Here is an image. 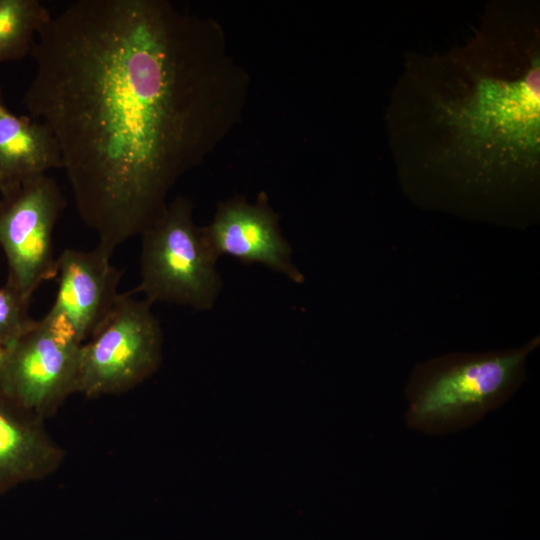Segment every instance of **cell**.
I'll use <instances>...</instances> for the list:
<instances>
[{"instance_id":"12","label":"cell","mask_w":540,"mask_h":540,"mask_svg":"<svg viewBox=\"0 0 540 540\" xmlns=\"http://www.w3.org/2000/svg\"><path fill=\"white\" fill-rule=\"evenodd\" d=\"M29 302L8 283L0 287V346L8 347L36 323L29 314Z\"/></svg>"},{"instance_id":"7","label":"cell","mask_w":540,"mask_h":540,"mask_svg":"<svg viewBox=\"0 0 540 540\" xmlns=\"http://www.w3.org/2000/svg\"><path fill=\"white\" fill-rule=\"evenodd\" d=\"M109 255L92 250L64 249L57 257V292L45 315L79 343L87 341L115 306L122 271Z\"/></svg>"},{"instance_id":"4","label":"cell","mask_w":540,"mask_h":540,"mask_svg":"<svg viewBox=\"0 0 540 540\" xmlns=\"http://www.w3.org/2000/svg\"><path fill=\"white\" fill-rule=\"evenodd\" d=\"M151 303L120 294L79 352L77 393L86 397L126 392L149 378L162 358V331Z\"/></svg>"},{"instance_id":"2","label":"cell","mask_w":540,"mask_h":540,"mask_svg":"<svg viewBox=\"0 0 540 540\" xmlns=\"http://www.w3.org/2000/svg\"><path fill=\"white\" fill-rule=\"evenodd\" d=\"M539 344L535 336L510 349L452 352L417 364L404 391L407 425L433 435L474 425L513 396Z\"/></svg>"},{"instance_id":"13","label":"cell","mask_w":540,"mask_h":540,"mask_svg":"<svg viewBox=\"0 0 540 540\" xmlns=\"http://www.w3.org/2000/svg\"><path fill=\"white\" fill-rule=\"evenodd\" d=\"M5 357V348L0 346V371Z\"/></svg>"},{"instance_id":"11","label":"cell","mask_w":540,"mask_h":540,"mask_svg":"<svg viewBox=\"0 0 540 540\" xmlns=\"http://www.w3.org/2000/svg\"><path fill=\"white\" fill-rule=\"evenodd\" d=\"M51 17L38 0H0V63L30 55Z\"/></svg>"},{"instance_id":"5","label":"cell","mask_w":540,"mask_h":540,"mask_svg":"<svg viewBox=\"0 0 540 540\" xmlns=\"http://www.w3.org/2000/svg\"><path fill=\"white\" fill-rule=\"evenodd\" d=\"M64 207V195L48 174L0 193V247L8 264L6 283L28 299L43 282L56 277L53 234Z\"/></svg>"},{"instance_id":"9","label":"cell","mask_w":540,"mask_h":540,"mask_svg":"<svg viewBox=\"0 0 540 540\" xmlns=\"http://www.w3.org/2000/svg\"><path fill=\"white\" fill-rule=\"evenodd\" d=\"M43 422L0 390V495L44 479L62 464L65 451Z\"/></svg>"},{"instance_id":"8","label":"cell","mask_w":540,"mask_h":540,"mask_svg":"<svg viewBox=\"0 0 540 540\" xmlns=\"http://www.w3.org/2000/svg\"><path fill=\"white\" fill-rule=\"evenodd\" d=\"M201 231L217 259L231 256L245 264L264 265L295 283L304 282L281 232L279 217L262 195L255 203L242 197L219 203L213 220Z\"/></svg>"},{"instance_id":"10","label":"cell","mask_w":540,"mask_h":540,"mask_svg":"<svg viewBox=\"0 0 540 540\" xmlns=\"http://www.w3.org/2000/svg\"><path fill=\"white\" fill-rule=\"evenodd\" d=\"M61 167L59 147L49 128L11 112L0 89V193Z\"/></svg>"},{"instance_id":"3","label":"cell","mask_w":540,"mask_h":540,"mask_svg":"<svg viewBox=\"0 0 540 540\" xmlns=\"http://www.w3.org/2000/svg\"><path fill=\"white\" fill-rule=\"evenodd\" d=\"M140 236V283L134 292L151 304L174 303L196 311L214 306L222 288L218 259L193 220L190 200L179 196L169 202Z\"/></svg>"},{"instance_id":"6","label":"cell","mask_w":540,"mask_h":540,"mask_svg":"<svg viewBox=\"0 0 540 540\" xmlns=\"http://www.w3.org/2000/svg\"><path fill=\"white\" fill-rule=\"evenodd\" d=\"M81 343L44 316L5 348L0 390L45 419L77 393Z\"/></svg>"},{"instance_id":"1","label":"cell","mask_w":540,"mask_h":540,"mask_svg":"<svg viewBox=\"0 0 540 540\" xmlns=\"http://www.w3.org/2000/svg\"><path fill=\"white\" fill-rule=\"evenodd\" d=\"M30 55L23 104L55 137L78 214L110 255L162 214L248 102L221 24L167 0H77Z\"/></svg>"}]
</instances>
